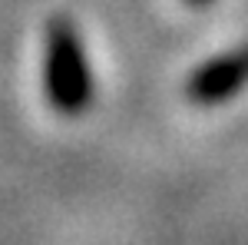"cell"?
<instances>
[{"mask_svg":"<svg viewBox=\"0 0 248 245\" xmlns=\"http://www.w3.org/2000/svg\"><path fill=\"white\" fill-rule=\"evenodd\" d=\"M248 86V43L199 63L186 76V96L195 106H222Z\"/></svg>","mask_w":248,"mask_h":245,"instance_id":"cell-2","label":"cell"},{"mask_svg":"<svg viewBox=\"0 0 248 245\" xmlns=\"http://www.w3.org/2000/svg\"><path fill=\"white\" fill-rule=\"evenodd\" d=\"M186 3H192V7H205V3H212V0H186Z\"/></svg>","mask_w":248,"mask_h":245,"instance_id":"cell-3","label":"cell"},{"mask_svg":"<svg viewBox=\"0 0 248 245\" xmlns=\"http://www.w3.org/2000/svg\"><path fill=\"white\" fill-rule=\"evenodd\" d=\"M43 96L50 110L66 119L83 116L96 99V76L79 37L77 23L70 17H53L43 30Z\"/></svg>","mask_w":248,"mask_h":245,"instance_id":"cell-1","label":"cell"}]
</instances>
